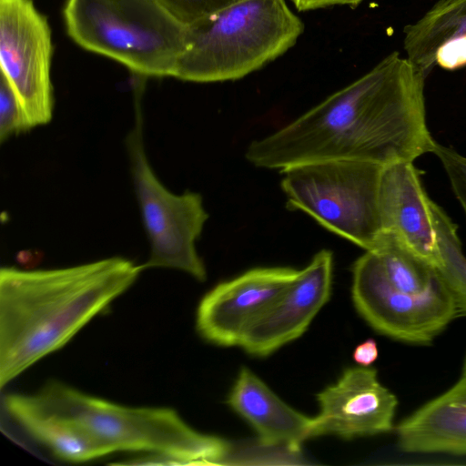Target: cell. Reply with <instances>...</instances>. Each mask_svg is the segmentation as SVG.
<instances>
[{
	"mask_svg": "<svg viewBox=\"0 0 466 466\" xmlns=\"http://www.w3.org/2000/svg\"><path fill=\"white\" fill-rule=\"evenodd\" d=\"M426 78L393 51L289 124L252 141L245 157L279 171L329 160L413 162L433 153L437 143L426 123Z\"/></svg>",
	"mask_w": 466,
	"mask_h": 466,
	"instance_id": "cell-1",
	"label": "cell"
},
{
	"mask_svg": "<svg viewBox=\"0 0 466 466\" xmlns=\"http://www.w3.org/2000/svg\"><path fill=\"white\" fill-rule=\"evenodd\" d=\"M122 257L51 269L0 271V386L63 348L137 279Z\"/></svg>",
	"mask_w": 466,
	"mask_h": 466,
	"instance_id": "cell-2",
	"label": "cell"
},
{
	"mask_svg": "<svg viewBox=\"0 0 466 466\" xmlns=\"http://www.w3.org/2000/svg\"><path fill=\"white\" fill-rule=\"evenodd\" d=\"M34 408L66 418L116 451L150 452L167 464H225L227 440L203 434L168 408H132L86 394L57 380L24 395Z\"/></svg>",
	"mask_w": 466,
	"mask_h": 466,
	"instance_id": "cell-3",
	"label": "cell"
},
{
	"mask_svg": "<svg viewBox=\"0 0 466 466\" xmlns=\"http://www.w3.org/2000/svg\"><path fill=\"white\" fill-rule=\"evenodd\" d=\"M304 25L286 0H241L187 25L175 78L212 83L237 80L291 48Z\"/></svg>",
	"mask_w": 466,
	"mask_h": 466,
	"instance_id": "cell-4",
	"label": "cell"
},
{
	"mask_svg": "<svg viewBox=\"0 0 466 466\" xmlns=\"http://www.w3.org/2000/svg\"><path fill=\"white\" fill-rule=\"evenodd\" d=\"M66 32L82 48L143 77L173 76L187 25L160 0H66Z\"/></svg>",
	"mask_w": 466,
	"mask_h": 466,
	"instance_id": "cell-5",
	"label": "cell"
},
{
	"mask_svg": "<svg viewBox=\"0 0 466 466\" xmlns=\"http://www.w3.org/2000/svg\"><path fill=\"white\" fill-rule=\"evenodd\" d=\"M382 168L358 160L309 162L280 171V185L289 208L308 214L366 251L376 248L383 235L379 210Z\"/></svg>",
	"mask_w": 466,
	"mask_h": 466,
	"instance_id": "cell-6",
	"label": "cell"
},
{
	"mask_svg": "<svg viewBox=\"0 0 466 466\" xmlns=\"http://www.w3.org/2000/svg\"><path fill=\"white\" fill-rule=\"evenodd\" d=\"M137 105L135 127L127 147L134 188L150 244L143 268H167L182 270L199 281L207 278L196 242L208 218L199 194H175L157 178L144 147L142 116Z\"/></svg>",
	"mask_w": 466,
	"mask_h": 466,
	"instance_id": "cell-7",
	"label": "cell"
},
{
	"mask_svg": "<svg viewBox=\"0 0 466 466\" xmlns=\"http://www.w3.org/2000/svg\"><path fill=\"white\" fill-rule=\"evenodd\" d=\"M351 294L355 308L370 327L406 343L429 344L457 318L453 298L436 275L423 293L400 290L389 280L371 250L353 264Z\"/></svg>",
	"mask_w": 466,
	"mask_h": 466,
	"instance_id": "cell-8",
	"label": "cell"
},
{
	"mask_svg": "<svg viewBox=\"0 0 466 466\" xmlns=\"http://www.w3.org/2000/svg\"><path fill=\"white\" fill-rule=\"evenodd\" d=\"M53 44L33 0H0V66L33 127L52 119Z\"/></svg>",
	"mask_w": 466,
	"mask_h": 466,
	"instance_id": "cell-9",
	"label": "cell"
},
{
	"mask_svg": "<svg viewBox=\"0 0 466 466\" xmlns=\"http://www.w3.org/2000/svg\"><path fill=\"white\" fill-rule=\"evenodd\" d=\"M298 273L291 268H256L218 284L198 304V332L219 346H239L248 329Z\"/></svg>",
	"mask_w": 466,
	"mask_h": 466,
	"instance_id": "cell-10",
	"label": "cell"
},
{
	"mask_svg": "<svg viewBox=\"0 0 466 466\" xmlns=\"http://www.w3.org/2000/svg\"><path fill=\"white\" fill-rule=\"evenodd\" d=\"M319 414L313 418L314 437L332 434L350 440L392 431L396 396L370 367L346 369L339 379L317 395Z\"/></svg>",
	"mask_w": 466,
	"mask_h": 466,
	"instance_id": "cell-11",
	"label": "cell"
},
{
	"mask_svg": "<svg viewBox=\"0 0 466 466\" xmlns=\"http://www.w3.org/2000/svg\"><path fill=\"white\" fill-rule=\"evenodd\" d=\"M332 271V253L319 251L248 329L239 346L265 357L300 337L329 299Z\"/></svg>",
	"mask_w": 466,
	"mask_h": 466,
	"instance_id": "cell-12",
	"label": "cell"
},
{
	"mask_svg": "<svg viewBox=\"0 0 466 466\" xmlns=\"http://www.w3.org/2000/svg\"><path fill=\"white\" fill-rule=\"evenodd\" d=\"M430 201L413 162L383 166L379 187L382 232L433 268L440 252Z\"/></svg>",
	"mask_w": 466,
	"mask_h": 466,
	"instance_id": "cell-13",
	"label": "cell"
},
{
	"mask_svg": "<svg viewBox=\"0 0 466 466\" xmlns=\"http://www.w3.org/2000/svg\"><path fill=\"white\" fill-rule=\"evenodd\" d=\"M230 408L256 431L259 445L296 455L314 437L309 418L279 399L253 371L243 367L228 398Z\"/></svg>",
	"mask_w": 466,
	"mask_h": 466,
	"instance_id": "cell-14",
	"label": "cell"
},
{
	"mask_svg": "<svg viewBox=\"0 0 466 466\" xmlns=\"http://www.w3.org/2000/svg\"><path fill=\"white\" fill-rule=\"evenodd\" d=\"M396 433L405 452L466 455V381L459 380L406 417Z\"/></svg>",
	"mask_w": 466,
	"mask_h": 466,
	"instance_id": "cell-15",
	"label": "cell"
},
{
	"mask_svg": "<svg viewBox=\"0 0 466 466\" xmlns=\"http://www.w3.org/2000/svg\"><path fill=\"white\" fill-rule=\"evenodd\" d=\"M4 402L8 414L58 459L85 462L113 453L80 425L32 407L24 394L7 395Z\"/></svg>",
	"mask_w": 466,
	"mask_h": 466,
	"instance_id": "cell-16",
	"label": "cell"
},
{
	"mask_svg": "<svg viewBox=\"0 0 466 466\" xmlns=\"http://www.w3.org/2000/svg\"><path fill=\"white\" fill-rule=\"evenodd\" d=\"M405 56L427 77L436 53L445 43L466 36V0H439L417 21L403 28Z\"/></svg>",
	"mask_w": 466,
	"mask_h": 466,
	"instance_id": "cell-17",
	"label": "cell"
},
{
	"mask_svg": "<svg viewBox=\"0 0 466 466\" xmlns=\"http://www.w3.org/2000/svg\"><path fill=\"white\" fill-rule=\"evenodd\" d=\"M431 216L437 235L440 258L433 270L451 294L457 317L466 316V257L457 233V226L431 199Z\"/></svg>",
	"mask_w": 466,
	"mask_h": 466,
	"instance_id": "cell-18",
	"label": "cell"
},
{
	"mask_svg": "<svg viewBox=\"0 0 466 466\" xmlns=\"http://www.w3.org/2000/svg\"><path fill=\"white\" fill-rule=\"evenodd\" d=\"M33 128L16 94L1 74L0 76V140L10 138Z\"/></svg>",
	"mask_w": 466,
	"mask_h": 466,
	"instance_id": "cell-19",
	"label": "cell"
},
{
	"mask_svg": "<svg viewBox=\"0 0 466 466\" xmlns=\"http://www.w3.org/2000/svg\"><path fill=\"white\" fill-rule=\"evenodd\" d=\"M433 154L441 160L451 188L466 215V157L438 142Z\"/></svg>",
	"mask_w": 466,
	"mask_h": 466,
	"instance_id": "cell-20",
	"label": "cell"
},
{
	"mask_svg": "<svg viewBox=\"0 0 466 466\" xmlns=\"http://www.w3.org/2000/svg\"><path fill=\"white\" fill-rule=\"evenodd\" d=\"M189 25L241 0H160Z\"/></svg>",
	"mask_w": 466,
	"mask_h": 466,
	"instance_id": "cell-21",
	"label": "cell"
},
{
	"mask_svg": "<svg viewBox=\"0 0 466 466\" xmlns=\"http://www.w3.org/2000/svg\"><path fill=\"white\" fill-rule=\"evenodd\" d=\"M436 66L445 70H456L466 66V36L451 40L439 47Z\"/></svg>",
	"mask_w": 466,
	"mask_h": 466,
	"instance_id": "cell-22",
	"label": "cell"
},
{
	"mask_svg": "<svg viewBox=\"0 0 466 466\" xmlns=\"http://www.w3.org/2000/svg\"><path fill=\"white\" fill-rule=\"evenodd\" d=\"M378 356V345L373 339H368L359 344L353 351L354 361L362 367H370L376 361Z\"/></svg>",
	"mask_w": 466,
	"mask_h": 466,
	"instance_id": "cell-23",
	"label": "cell"
},
{
	"mask_svg": "<svg viewBox=\"0 0 466 466\" xmlns=\"http://www.w3.org/2000/svg\"><path fill=\"white\" fill-rule=\"evenodd\" d=\"M298 11H310L332 5H349L356 8L364 0H290Z\"/></svg>",
	"mask_w": 466,
	"mask_h": 466,
	"instance_id": "cell-24",
	"label": "cell"
},
{
	"mask_svg": "<svg viewBox=\"0 0 466 466\" xmlns=\"http://www.w3.org/2000/svg\"><path fill=\"white\" fill-rule=\"evenodd\" d=\"M460 380L466 381V357L463 362L461 375L460 377Z\"/></svg>",
	"mask_w": 466,
	"mask_h": 466,
	"instance_id": "cell-25",
	"label": "cell"
}]
</instances>
